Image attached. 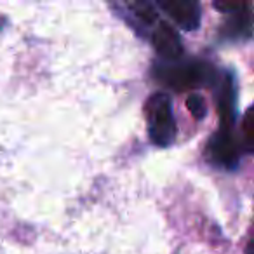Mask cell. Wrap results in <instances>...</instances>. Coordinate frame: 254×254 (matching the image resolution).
Returning <instances> with one entry per match:
<instances>
[{
  "instance_id": "obj_1",
  "label": "cell",
  "mask_w": 254,
  "mask_h": 254,
  "mask_svg": "<svg viewBox=\"0 0 254 254\" xmlns=\"http://www.w3.org/2000/svg\"><path fill=\"white\" fill-rule=\"evenodd\" d=\"M153 77L162 85L174 89V91H188V89L204 87L218 82V75L212 64L200 60H160L153 64Z\"/></svg>"
},
{
  "instance_id": "obj_2",
  "label": "cell",
  "mask_w": 254,
  "mask_h": 254,
  "mask_svg": "<svg viewBox=\"0 0 254 254\" xmlns=\"http://www.w3.org/2000/svg\"><path fill=\"white\" fill-rule=\"evenodd\" d=\"M148 136L153 145L166 148L178 136V126L173 112V99L167 92H155L145 103Z\"/></svg>"
},
{
  "instance_id": "obj_3",
  "label": "cell",
  "mask_w": 254,
  "mask_h": 254,
  "mask_svg": "<svg viewBox=\"0 0 254 254\" xmlns=\"http://www.w3.org/2000/svg\"><path fill=\"white\" fill-rule=\"evenodd\" d=\"M242 146L244 145L235 138V134H233V129L221 127V129H219L216 134H212L211 139H209L207 148H205V155H207L209 162H211L212 166L221 167V169H235L240 162ZM244 148H246V146H244Z\"/></svg>"
},
{
  "instance_id": "obj_4",
  "label": "cell",
  "mask_w": 254,
  "mask_h": 254,
  "mask_svg": "<svg viewBox=\"0 0 254 254\" xmlns=\"http://www.w3.org/2000/svg\"><path fill=\"white\" fill-rule=\"evenodd\" d=\"M113 9L141 37H148L150 32L160 21L153 2H127V4L113 5Z\"/></svg>"
},
{
  "instance_id": "obj_5",
  "label": "cell",
  "mask_w": 254,
  "mask_h": 254,
  "mask_svg": "<svg viewBox=\"0 0 254 254\" xmlns=\"http://www.w3.org/2000/svg\"><path fill=\"white\" fill-rule=\"evenodd\" d=\"M155 7L187 32H193L200 26L202 9L195 0H157Z\"/></svg>"
},
{
  "instance_id": "obj_6",
  "label": "cell",
  "mask_w": 254,
  "mask_h": 254,
  "mask_svg": "<svg viewBox=\"0 0 254 254\" xmlns=\"http://www.w3.org/2000/svg\"><path fill=\"white\" fill-rule=\"evenodd\" d=\"M148 39L152 40L153 49L160 56V60H178L183 56V44H181L180 33L176 32L173 25L160 19L155 28L150 32Z\"/></svg>"
},
{
  "instance_id": "obj_7",
  "label": "cell",
  "mask_w": 254,
  "mask_h": 254,
  "mask_svg": "<svg viewBox=\"0 0 254 254\" xmlns=\"http://www.w3.org/2000/svg\"><path fill=\"white\" fill-rule=\"evenodd\" d=\"M187 105H188V108H190V112L193 113L197 119H204L205 113H207V105H205V99L202 98V96H198V94H191L190 98H188Z\"/></svg>"
}]
</instances>
